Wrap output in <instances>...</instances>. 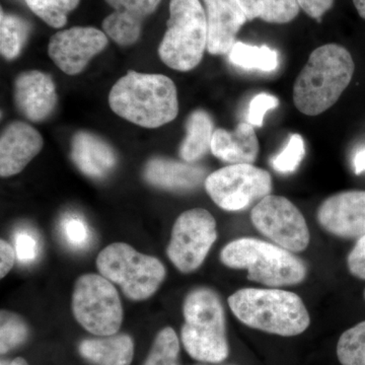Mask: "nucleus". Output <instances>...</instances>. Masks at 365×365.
<instances>
[{
  "instance_id": "a878e982",
  "label": "nucleus",
  "mask_w": 365,
  "mask_h": 365,
  "mask_svg": "<svg viewBox=\"0 0 365 365\" xmlns=\"http://www.w3.org/2000/svg\"><path fill=\"white\" fill-rule=\"evenodd\" d=\"M337 357L342 365H365V321L341 335Z\"/></svg>"
},
{
  "instance_id": "7c9ffc66",
  "label": "nucleus",
  "mask_w": 365,
  "mask_h": 365,
  "mask_svg": "<svg viewBox=\"0 0 365 365\" xmlns=\"http://www.w3.org/2000/svg\"><path fill=\"white\" fill-rule=\"evenodd\" d=\"M62 237L74 249H83L91 240L88 225L83 218L76 215H67L60 222Z\"/></svg>"
},
{
  "instance_id": "e433bc0d",
  "label": "nucleus",
  "mask_w": 365,
  "mask_h": 365,
  "mask_svg": "<svg viewBox=\"0 0 365 365\" xmlns=\"http://www.w3.org/2000/svg\"><path fill=\"white\" fill-rule=\"evenodd\" d=\"M353 165H354L355 174L360 175L365 172V150L356 153L353 160Z\"/></svg>"
},
{
  "instance_id": "2f4dec72",
  "label": "nucleus",
  "mask_w": 365,
  "mask_h": 365,
  "mask_svg": "<svg viewBox=\"0 0 365 365\" xmlns=\"http://www.w3.org/2000/svg\"><path fill=\"white\" fill-rule=\"evenodd\" d=\"M278 105H279V100L275 96L267 93H259L250 103L247 121L252 126L262 127L266 113L269 110L275 109Z\"/></svg>"
},
{
  "instance_id": "9b49d317",
  "label": "nucleus",
  "mask_w": 365,
  "mask_h": 365,
  "mask_svg": "<svg viewBox=\"0 0 365 365\" xmlns=\"http://www.w3.org/2000/svg\"><path fill=\"white\" fill-rule=\"evenodd\" d=\"M251 220L260 234L292 253L309 247L311 235L306 218L285 197L268 195L262 199L252 210Z\"/></svg>"
},
{
  "instance_id": "c756f323",
  "label": "nucleus",
  "mask_w": 365,
  "mask_h": 365,
  "mask_svg": "<svg viewBox=\"0 0 365 365\" xmlns=\"http://www.w3.org/2000/svg\"><path fill=\"white\" fill-rule=\"evenodd\" d=\"M306 155V144L299 134H292L283 150L271 160V165L276 172L290 174L299 167Z\"/></svg>"
},
{
  "instance_id": "6e6552de",
  "label": "nucleus",
  "mask_w": 365,
  "mask_h": 365,
  "mask_svg": "<svg viewBox=\"0 0 365 365\" xmlns=\"http://www.w3.org/2000/svg\"><path fill=\"white\" fill-rule=\"evenodd\" d=\"M71 307L76 321L100 337L115 335L123 322V307L116 287L101 274H85L76 280Z\"/></svg>"
},
{
  "instance_id": "58836bf2",
  "label": "nucleus",
  "mask_w": 365,
  "mask_h": 365,
  "mask_svg": "<svg viewBox=\"0 0 365 365\" xmlns=\"http://www.w3.org/2000/svg\"><path fill=\"white\" fill-rule=\"evenodd\" d=\"M1 365H28V364L25 359L19 357V359H14L13 361H2Z\"/></svg>"
},
{
  "instance_id": "f3484780",
  "label": "nucleus",
  "mask_w": 365,
  "mask_h": 365,
  "mask_svg": "<svg viewBox=\"0 0 365 365\" xmlns=\"http://www.w3.org/2000/svg\"><path fill=\"white\" fill-rule=\"evenodd\" d=\"M162 0H106L115 9L103 21L104 32L117 44H134L140 37L143 21L155 13Z\"/></svg>"
},
{
  "instance_id": "b1692460",
  "label": "nucleus",
  "mask_w": 365,
  "mask_h": 365,
  "mask_svg": "<svg viewBox=\"0 0 365 365\" xmlns=\"http://www.w3.org/2000/svg\"><path fill=\"white\" fill-rule=\"evenodd\" d=\"M230 62L244 69H254L264 72L275 71L278 66V54L268 46H254L235 42L230 53Z\"/></svg>"
},
{
  "instance_id": "5701e85b",
  "label": "nucleus",
  "mask_w": 365,
  "mask_h": 365,
  "mask_svg": "<svg viewBox=\"0 0 365 365\" xmlns=\"http://www.w3.org/2000/svg\"><path fill=\"white\" fill-rule=\"evenodd\" d=\"M248 21L256 19L269 24L290 23L299 16L297 0H239Z\"/></svg>"
},
{
  "instance_id": "39448f33",
  "label": "nucleus",
  "mask_w": 365,
  "mask_h": 365,
  "mask_svg": "<svg viewBox=\"0 0 365 365\" xmlns=\"http://www.w3.org/2000/svg\"><path fill=\"white\" fill-rule=\"evenodd\" d=\"M220 260L228 268L246 270L249 280L272 288L299 284L307 277L302 259L277 245L253 237L230 242L222 249Z\"/></svg>"
},
{
  "instance_id": "bb28decb",
  "label": "nucleus",
  "mask_w": 365,
  "mask_h": 365,
  "mask_svg": "<svg viewBox=\"0 0 365 365\" xmlns=\"http://www.w3.org/2000/svg\"><path fill=\"white\" fill-rule=\"evenodd\" d=\"M26 6L52 28L66 26L67 14L76 9L79 0H26Z\"/></svg>"
},
{
  "instance_id": "f257e3e1",
  "label": "nucleus",
  "mask_w": 365,
  "mask_h": 365,
  "mask_svg": "<svg viewBox=\"0 0 365 365\" xmlns=\"http://www.w3.org/2000/svg\"><path fill=\"white\" fill-rule=\"evenodd\" d=\"M355 64L343 46L327 44L309 55L294 86V102L307 116H318L333 107L351 83Z\"/></svg>"
},
{
  "instance_id": "ddd939ff",
  "label": "nucleus",
  "mask_w": 365,
  "mask_h": 365,
  "mask_svg": "<svg viewBox=\"0 0 365 365\" xmlns=\"http://www.w3.org/2000/svg\"><path fill=\"white\" fill-rule=\"evenodd\" d=\"M319 225L342 239L365 235V191L340 192L327 198L318 209Z\"/></svg>"
},
{
  "instance_id": "6ab92c4d",
  "label": "nucleus",
  "mask_w": 365,
  "mask_h": 365,
  "mask_svg": "<svg viewBox=\"0 0 365 365\" xmlns=\"http://www.w3.org/2000/svg\"><path fill=\"white\" fill-rule=\"evenodd\" d=\"M210 150L215 157L230 165H253L258 158L259 141L253 126L242 122L232 132L215 130Z\"/></svg>"
},
{
  "instance_id": "dca6fc26",
  "label": "nucleus",
  "mask_w": 365,
  "mask_h": 365,
  "mask_svg": "<svg viewBox=\"0 0 365 365\" xmlns=\"http://www.w3.org/2000/svg\"><path fill=\"white\" fill-rule=\"evenodd\" d=\"M14 100L26 119L41 122L52 114L56 106V88L48 74L40 71L25 72L14 83Z\"/></svg>"
},
{
  "instance_id": "c9c22d12",
  "label": "nucleus",
  "mask_w": 365,
  "mask_h": 365,
  "mask_svg": "<svg viewBox=\"0 0 365 365\" xmlns=\"http://www.w3.org/2000/svg\"><path fill=\"white\" fill-rule=\"evenodd\" d=\"M16 251L4 240L0 241V278H4L13 269Z\"/></svg>"
},
{
  "instance_id": "cd10ccee",
  "label": "nucleus",
  "mask_w": 365,
  "mask_h": 365,
  "mask_svg": "<svg viewBox=\"0 0 365 365\" xmlns=\"http://www.w3.org/2000/svg\"><path fill=\"white\" fill-rule=\"evenodd\" d=\"M179 353L180 342L177 334L168 327L158 334L144 365H178Z\"/></svg>"
},
{
  "instance_id": "473e14b6",
  "label": "nucleus",
  "mask_w": 365,
  "mask_h": 365,
  "mask_svg": "<svg viewBox=\"0 0 365 365\" xmlns=\"http://www.w3.org/2000/svg\"><path fill=\"white\" fill-rule=\"evenodd\" d=\"M14 251L21 263L29 264L35 261L39 252V245L35 235L28 230H19L14 235Z\"/></svg>"
},
{
  "instance_id": "c85d7f7f",
  "label": "nucleus",
  "mask_w": 365,
  "mask_h": 365,
  "mask_svg": "<svg viewBox=\"0 0 365 365\" xmlns=\"http://www.w3.org/2000/svg\"><path fill=\"white\" fill-rule=\"evenodd\" d=\"M29 329L18 314L1 311L0 317V353L6 354L28 339Z\"/></svg>"
},
{
  "instance_id": "393cba45",
  "label": "nucleus",
  "mask_w": 365,
  "mask_h": 365,
  "mask_svg": "<svg viewBox=\"0 0 365 365\" xmlns=\"http://www.w3.org/2000/svg\"><path fill=\"white\" fill-rule=\"evenodd\" d=\"M29 35V25L25 20L1 11L0 16V51L6 59L19 56Z\"/></svg>"
},
{
  "instance_id": "4be33fe9",
  "label": "nucleus",
  "mask_w": 365,
  "mask_h": 365,
  "mask_svg": "<svg viewBox=\"0 0 365 365\" xmlns=\"http://www.w3.org/2000/svg\"><path fill=\"white\" fill-rule=\"evenodd\" d=\"M186 129L187 135L180 148V155L185 162L194 163L211 150L215 134L212 120L203 110H197L187 120Z\"/></svg>"
},
{
  "instance_id": "4468645a",
  "label": "nucleus",
  "mask_w": 365,
  "mask_h": 365,
  "mask_svg": "<svg viewBox=\"0 0 365 365\" xmlns=\"http://www.w3.org/2000/svg\"><path fill=\"white\" fill-rule=\"evenodd\" d=\"M203 4L207 20L208 52L228 54L248 19L239 0H203Z\"/></svg>"
},
{
  "instance_id": "aec40b11",
  "label": "nucleus",
  "mask_w": 365,
  "mask_h": 365,
  "mask_svg": "<svg viewBox=\"0 0 365 365\" xmlns=\"http://www.w3.org/2000/svg\"><path fill=\"white\" fill-rule=\"evenodd\" d=\"M71 158L83 174L91 178L107 176L116 165L112 148L88 132H79L73 137Z\"/></svg>"
},
{
  "instance_id": "412c9836",
  "label": "nucleus",
  "mask_w": 365,
  "mask_h": 365,
  "mask_svg": "<svg viewBox=\"0 0 365 365\" xmlns=\"http://www.w3.org/2000/svg\"><path fill=\"white\" fill-rule=\"evenodd\" d=\"M78 350L93 365H130L134 344L130 336L123 334L83 340Z\"/></svg>"
},
{
  "instance_id": "f704fd0d",
  "label": "nucleus",
  "mask_w": 365,
  "mask_h": 365,
  "mask_svg": "<svg viewBox=\"0 0 365 365\" xmlns=\"http://www.w3.org/2000/svg\"><path fill=\"white\" fill-rule=\"evenodd\" d=\"M300 9L314 20L321 21L324 14L330 11L335 0H297Z\"/></svg>"
},
{
  "instance_id": "20e7f679",
  "label": "nucleus",
  "mask_w": 365,
  "mask_h": 365,
  "mask_svg": "<svg viewBox=\"0 0 365 365\" xmlns=\"http://www.w3.org/2000/svg\"><path fill=\"white\" fill-rule=\"evenodd\" d=\"M182 314L181 339L190 356L209 364L225 361L230 354L225 309L215 290L199 287L189 292Z\"/></svg>"
},
{
  "instance_id": "2eb2a0df",
  "label": "nucleus",
  "mask_w": 365,
  "mask_h": 365,
  "mask_svg": "<svg viewBox=\"0 0 365 365\" xmlns=\"http://www.w3.org/2000/svg\"><path fill=\"white\" fill-rule=\"evenodd\" d=\"M42 136L30 125L14 122L6 127L0 139V175L14 176L25 169L42 150Z\"/></svg>"
},
{
  "instance_id": "f8f14e48",
  "label": "nucleus",
  "mask_w": 365,
  "mask_h": 365,
  "mask_svg": "<svg viewBox=\"0 0 365 365\" xmlns=\"http://www.w3.org/2000/svg\"><path fill=\"white\" fill-rule=\"evenodd\" d=\"M107 35L91 26H74L53 35L48 53L54 63L69 76L81 73L90 60L105 49Z\"/></svg>"
},
{
  "instance_id": "4c0bfd02",
  "label": "nucleus",
  "mask_w": 365,
  "mask_h": 365,
  "mask_svg": "<svg viewBox=\"0 0 365 365\" xmlns=\"http://www.w3.org/2000/svg\"><path fill=\"white\" fill-rule=\"evenodd\" d=\"M353 4H354L355 9H356L360 18L365 20V0H353Z\"/></svg>"
},
{
  "instance_id": "ea45409f",
  "label": "nucleus",
  "mask_w": 365,
  "mask_h": 365,
  "mask_svg": "<svg viewBox=\"0 0 365 365\" xmlns=\"http://www.w3.org/2000/svg\"><path fill=\"white\" fill-rule=\"evenodd\" d=\"M364 297H365V292H364Z\"/></svg>"
},
{
  "instance_id": "0eeeda50",
  "label": "nucleus",
  "mask_w": 365,
  "mask_h": 365,
  "mask_svg": "<svg viewBox=\"0 0 365 365\" xmlns=\"http://www.w3.org/2000/svg\"><path fill=\"white\" fill-rule=\"evenodd\" d=\"M96 263L101 275L119 285L123 294L134 302L153 297L167 275L158 258L139 253L125 242L106 247Z\"/></svg>"
},
{
  "instance_id": "1a4fd4ad",
  "label": "nucleus",
  "mask_w": 365,
  "mask_h": 365,
  "mask_svg": "<svg viewBox=\"0 0 365 365\" xmlns=\"http://www.w3.org/2000/svg\"><path fill=\"white\" fill-rule=\"evenodd\" d=\"M204 185L213 202L227 211L242 210L272 191V179L267 170L248 163L215 170L206 178Z\"/></svg>"
},
{
  "instance_id": "72a5a7b5",
  "label": "nucleus",
  "mask_w": 365,
  "mask_h": 365,
  "mask_svg": "<svg viewBox=\"0 0 365 365\" xmlns=\"http://www.w3.org/2000/svg\"><path fill=\"white\" fill-rule=\"evenodd\" d=\"M347 265L354 277L365 280V235L359 239L348 255Z\"/></svg>"
},
{
  "instance_id": "f03ea898",
  "label": "nucleus",
  "mask_w": 365,
  "mask_h": 365,
  "mask_svg": "<svg viewBox=\"0 0 365 365\" xmlns=\"http://www.w3.org/2000/svg\"><path fill=\"white\" fill-rule=\"evenodd\" d=\"M109 104L118 116L144 128H158L178 116L177 88L163 74L129 71L115 83Z\"/></svg>"
},
{
  "instance_id": "9d476101",
  "label": "nucleus",
  "mask_w": 365,
  "mask_h": 365,
  "mask_svg": "<svg viewBox=\"0 0 365 365\" xmlns=\"http://www.w3.org/2000/svg\"><path fill=\"white\" fill-rule=\"evenodd\" d=\"M217 239L215 217L203 208L182 212L173 227L167 255L182 273H191L201 267Z\"/></svg>"
},
{
  "instance_id": "423d86ee",
  "label": "nucleus",
  "mask_w": 365,
  "mask_h": 365,
  "mask_svg": "<svg viewBox=\"0 0 365 365\" xmlns=\"http://www.w3.org/2000/svg\"><path fill=\"white\" fill-rule=\"evenodd\" d=\"M167 26L158 47L163 63L178 71L195 68L207 48V20L200 0H170Z\"/></svg>"
},
{
  "instance_id": "a211bd4d",
  "label": "nucleus",
  "mask_w": 365,
  "mask_h": 365,
  "mask_svg": "<svg viewBox=\"0 0 365 365\" xmlns=\"http://www.w3.org/2000/svg\"><path fill=\"white\" fill-rule=\"evenodd\" d=\"M144 178L153 185L170 191H191L206 180V170L200 165L157 158L144 169Z\"/></svg>"
},
{
  "instance_id": "7ed1b4c3",
  "label": "nucleus",
  "mask_w": 365,
  "mask_h": 365,
  "mask_svg": "<svg viewBox=\"0 0 365 365\" xmlns=\"http://www.w3.org/2000/svg\"><path fill=\"white\" fill-rule=\"evenodd\" d=\"M228 306L244 325L263 332L294 337L311 325L299 295L278 288H244L228 297Z\"/></svg>"
}]
</instances>
